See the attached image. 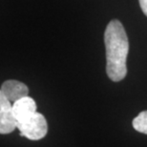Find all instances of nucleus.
Segmentation results:
<instances>
[{"label": "nucleus", "mask_w": 147, "mask_h": 147, "mask_svg": "<svg viewBox=\"0 0 147 147\" xmlns=\"http://www.w3.org/2000/svg\"><path fill=\"white\" fill-rule=\"evenodd\" d=\"M139 1H140V8H142L143 13L147 16V0H139Z\"/></svg>", "instance_id": "nucleus-7"}, {"label": "nucleus", "mask_w": 147, "mask_h": 147, "mask_svg": "<svg viewBox=\"0 0 147 147\" xmlns=\"http://www.w3.org/2000/svg\"><path fill=\"white\" fill-rule=\"evenodd\" d=\"M17 120L13 113V104L0 95V133L7 135L16 128Z\"/></svg>", "instance_id": "nucleus-3"}, {"label": "nucleus", "mask_w": 147, "mask_h": 147, "mask_svg": "<svg viewBox=\"0 0 147 147\" xmlns=\"http://www.w3.org/2000/svg\"><path fill=\"white\" fill-rule=\"evenodd\" d=\"M36 112V103L29 96L20 98L13 104V113L17 121L27 119Z\"/></svg>", "instance_id": "nucleus-5"}, {"label": "nucleus", "mask_w": 147, "mask_h": 147, "mask_svg": "<svg viewBox=\"0 0 147 147\" xmlns=\"http://www.w3.org/2000/svg\"><path fill=\"white\" fill-rule=\"evenodd\" d=\"M29 93V88L26 84L18 80H6L1 85L0 95L4 96L11 104L19 100L20 98L27 96Z\"/></svg>", "instance_id": "nucleus-4"}, {"label": "nucleus", "mask_w": 147, "mask_h": 147, "mask_svg": "<svg viewBox=\"0 0 147 147\" xmlns=\"http://www.w3.org/2000/svg\"><path fill=\"white\" fill-rule=\"evenodd\" d=\"M106 51V73L111 80L119 82L127 75L126 60L129 51L128 37L121 22L113 19L104 33Z\"/></svg>", "instance_id": "nucleus-1"}, {"label": "nucleus", "mask_w": 147, "mask_h": 147, "mask_svg": "<svg viewBox=\"0 0 147 147\" xmlns=\"http://www.w3.org/2000/svg\"><path fill=\"white\" fill-rule=\"evenodd\" d=\"M16 128L20 132V136L31 140L43 139L48 132V124L45 117L37 112L27 119L17 121Z\"/></svg>", "instance_id": "nucleus-2"}, {"label": "nucleus", "mask_w": 147, "mask_h": 147, "mask_svg": "<svg viewBox=\"0 0 147 147\" xmlns=\"http://www.w3.org/2000/svg\"><path fill=\"white\" fill-rule=\"evenodd\" d=\"M132 124L136 131L147 135V111H143L133 119Z\"/></svg>", "instance_id": "nucleus-6"}]
</instances>
